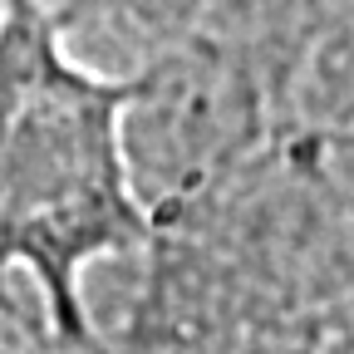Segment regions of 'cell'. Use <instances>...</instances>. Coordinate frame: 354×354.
<instances>
[{
	"mask_svg": "<svg viewBox=\"0 0 354 354\" xmlns=\"http://www.w3.org/2000/svg\"><path fill=\"white\" fill-rule=\"evenodd\" d=\"M138 79L79 64L44 0H0V281L25 271L50 325L84 344V276L148 241L128 162Z\"/></svg>",
	"mask_w": 354,
	"mask_h": 354,
	"instance_id": "1",
	"label": "cell"
}]
</instances>
